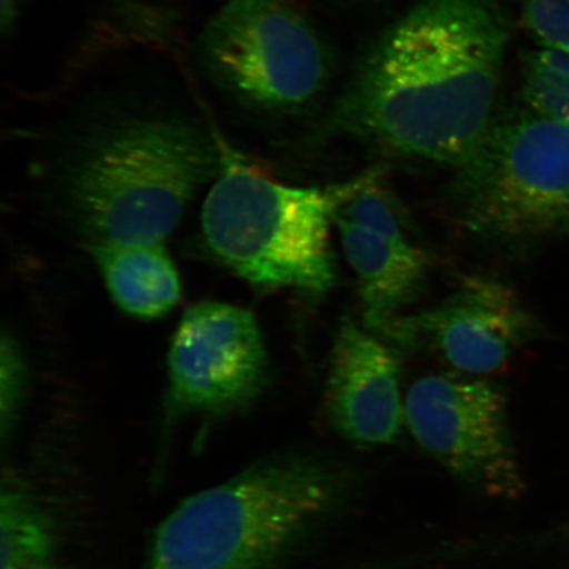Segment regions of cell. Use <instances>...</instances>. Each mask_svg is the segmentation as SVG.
<instances>
[{
  "label": "cell",
  "mask_w": 569,
  "mask_h": 569,
  "mask_svg": "<svg viewBox=\"0 0 569 569\" xmlns=\"http://www.w3.org/2000/svg\"><path fill=\"white\" fill-rule=\"evenodd\" d=\"M509 36L496 0H421L369 49L327 127L459 169L495 122Z\"/></svg>",
  "instance_id": "6da1fadb"
},
{
  "label": "cell",
  "mask_w": 569,
  "mask_h": 569,
  "mask_svg": "<svg viewBox=\"0 0 569 569\" xmlns=\"http://www.w3.org/2000/svg\"><path fill=\"white\" fill-rule=\"evenodd\" d=\"M224 149L177 113L117 111L83 126L57 156L44 203L94 251L163 244L198 191L222 172Z\"/></svg>",
  "instance_id": "7a4b0ae2"
},
{
  "label": "cell",
  "mask_w": 569,
  "mask_h": 569,
  "mask_svg": "<svg viewBox=\"0 0 569 569\" xmlns=\"http://www.w3.org/2000/svg\"><path fill=\"white\" fill-rule=\"evenodd\" d=\"M338 489L336 476L308 460L253 466L170 511L144 569H277Z\"/></svg>",
  "instance_id": "3957f363"
},
{
  "label": "cell",
  "mask_w": 569,
  "mask_h": 569,
  "mask_svg": "<svg viewBox=\"0 0 569 569\" xmlns=\"http://www.w3.org/2000/svg\"><path fill=\"white\" fill-rule=\"evenodd\" d=\"M347 187H289L224 151L222 172L204 198V244L256 287L323 296L336 283L330 227Z\"/></svg>",
  "instance_id": "277c9868"
},
{
  "label": "cell",
  "mask_w": 569,
  "mask_h": 569,
  "mask_svg": "<svg viewBox=\"0 0 569 569\" xmlns=\"http://www.w3.org/2000/svg\"><path fill=\"white\" fill-rule=\"evenodd\" d=\"M452 198L460 223L495 243L569 238V124L530 109L496 117Z\"/></svg>",
  "instance_id": "5b68a950"
},
{
  "label": "cell",
  "mask_w": 569,
  "mask_h": 569,
  "mask_svg": "<svg viewBox=\"0 0 569 569\" xmlns=\"http://www.w3.org/2000/svg\"><path fill=\"white\" fill-rule=\"evenodd\" d=\"M217 87L247 109L288 111L322 89V41L288 0H226L197 42Z\"/></svg>",
  "instance_id": "8992f818"
},
{
  "label": "cell",
  "mask_w": 569,
  "mask_h": 569,
  "mask_svg": "<svg viewBox=\"0 0 569 569\" xmlns=\"http://www.w3.org/2000/svg\"><path fill=\"white\" fill-rule=\"evenodd\" d=\"M405 425L427 453L467 486L503 500L522 493L507 400L492 383L423 377L405 398Z\"/></svg>",
  "instance_id": "52a82bcc"
},
{
  "label": "cell",
  "mask_w": 569,
  "mask_h": 569,
  "mask_svg": "<svg viewBox=\"0 0 569 569\" xmlns=\"http://www.w3.org/2000/svg\"><path fill=\"white\" fill-rule=\"evenodd\" d=\"M168 369L170 415L223 417L251 407L269 381L258 319L234 305L191 306L170 343Z\"/></svg>",
  "instance_id": "ba28073f"
},
{
  "label": "cell",
  "mask_w": 569,
  "mask_h": 569,
  "mask_svg": "<svg viewBox=\"0 0 569 569\" xmlns=\"http://www.w3.org/2000/svg\"><path fill=\"white\" fill-rule=\"evenodd\" d=\"M532 330L513 290L475 276L437 308L398 317L382 336L410 350L431 348L460 372L479 376L507 366Z\"/></svg>",
  "instance_id": "9c48e42d"
},
{
  "label": "cell",
  "mask_w": 569,
  "mask_h": 569,
  "mask_svg": "<svg viewBox=\"0 0 569 569\" xmlns=\"http://www.w3.org/2000/svg\"><path fill=\"white\" fill-rule=\"evenodd\" d=\"M326 405L333 427L353 443L389 445L405 425L400 361L377 333L350 318L332 347Z\"/></svg>",
  "instance_id": "30bf717a"
},
{
  "label": "cell",
  "mask_w": 569,
  "mask_h": 569,
  "mask_svg": "<svg viewBox=\"0 0 569 569\" xmlns=\"http://www.w3.org/2000/svg\"><path fill=\"white\" fill-rule=\"evenodd\" d=\"M341 248L359 283L367 329L380 336L425 287L430 256L415 241L337 220Z\"/></svg>",
  "instance_id": "8fae6325"
},
{
  "label": "cell",
  "mask_w": 569,
  "mask_h": 569,
  "mask_svg": "<svg viewBox=\"0 0 569 569\" xmlns=\"http://www.w3.org/2000/svg\"><path fill=\"white\" fill-rule=\"evenodd\" d=\"M107 290L126 315L154 319L181 300L180 274L163 244H120L91 251Z\"/></svg>",
  "instance_id": "7c38bea8"
},
{
  "label": "cell",
  "mask_w": 569,
  "mask_h": 569,
  "mask_svg": "<svg viewBox=\"0 0 569 569\" xmlns=\"http://www.w3.org/2000/svg\"><path fill=\"white\" fill-rule=\"evenodd\" d=\"M2 569H59L60 530L52 510L18 476L4 478L0 495Z\"/></svg>",
  "instance_id": "4fadbf2b"
},
{
  "label": "cell",
  "mask_w": 569,
  "mask_h": 569,
  "mask_svg": "<svg viewBox=\"0 0 569 569\" xmlns=\"http://www.w3.org/2000/svg\"><path fill=\"white\" fill-rule=\"evenodd\" d=\"M522 96L531 111L569 124V53L543 47L529 52Z\"/></svg>",
  "instance_id": "5bb4252c"
},
{
  "label": "cell",
  "mask_w": 569,
  "mask_h": 569,
  "mask_svg": "<svg viewBox=\"0 0 569 569\" xmlns=\"http://www.w3.org/2000/svg\"><path fill=\"white\" fill-rule=\"evenodd\" d=\"M31 369L16 331L4 327L0 340V432L3 445L17 431L28 393Z\"/></svg>",
  "instance_id": "9a60e30c"
},
{
  "label": "cell",
  "mask_w": 569,
  "mask_h": 569,
  "mask_svg": "<svg viewBox=\"0 0 569 569\" xmlns=\"http://www.w3.org/2000/svg\"><path fill=\"white\" fill-rule=\"evenodd\" d=\"M518 4L538 47L569 53V0H518Z\"/></svg>",
  "instance_id": "2e32d148"
},
{
  "label": "cell",
  "mask_w": 569,
  "mask_h": 569,
  "mask_svg": "<svg viewBox=\"0 0 569 569\" xmlns=\"http://www.w3.org/2000/svg\"><path fill=\"white\" fill-rule=\"evenodd\" d=\"M28 0H0V32L11 38Z\"/></svg>",
  "instance_id": "e0dca14e"
},
{
  "label": "cell",
  "mask_w": 569,
  "mask_h": 569,
  "mask_svg": "<svg viewBox=\"0 0 569 569\" xmlns=\"http://www.w3.org/2000/svg\"><path fill=\"white\" fill-rule=\"evenodd\" d=\"M219 2H226V0H219Z\"/></svg>",
  "instance_id": "ac0fdd59"
}]
</instances>
